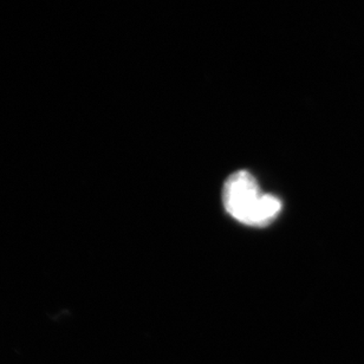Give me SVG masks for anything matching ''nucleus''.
<instances>
[{
    "instance_id": "nucleus-1",
    "label": "nucleus",
    "mask_w": 364,
    "mask_h": 364,
    "mask_svg": "<svg viewBox=\"0 0 364 364\" xmlns=\"http://www.w3.org/2000/svg\"><path fill=\"white\" fill-rule=\"evenodd\" d=\"M223 201L235 220L255 228L267 226L282 210L280 200L262 192L257 180L246 171L233 173L226 180Z\"/></svg>"
}]
</instances>
